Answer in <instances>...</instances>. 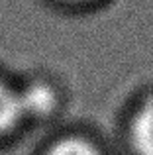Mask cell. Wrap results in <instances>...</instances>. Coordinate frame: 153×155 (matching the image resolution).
Here are the masks:
<instances>
[{
    "label": "cell",
    "mask_w": 153,
    "mask_h": 155,
    "mask_svg": "<svg viewBox=\"0 0 153 155\" xmlns=\"http://www.w3.org/2000/svg\"><path fill=\"white\" fill-rule=\"evenodd\" d=\"M132 140L139 155H153V100H147L135 114Z\"/></svg>",
    "instance_id": "cell-1"
},
{
    "label": "cell",
    "mask_w": 153,
    "mask_h": 155,
    "mask_svg": "<svg viewBox=\"0 0 153 155\" xmlns=\"http://www.w3.org/2000/svg\"><path fill=\"white\" fill-rule=\"evenodd\" d=\"M24 116L22 98L18 92L0 83V134L12 130Z\"/></svg>",
    "instance_id": "cell-2"
},
{
    "label": "cell",
    "mask_w": 153,
    "mask_h": 155,
    "mask_svg": "<svg viewBox=\"0 0 153 155\" xmlns=\"http://www.w3.org/2000/svg\"><path fill=\"white\" fill-rule=\"evenodd\" d=\"M20 98L26 114H45L53 106V94L45 87H31L28 92L20 94Z\"/></svg>",
    "instance_id": "cell-3"
},
{
    "label": "cell",
    "mask_w": 153,
    "mask_h": 155,
    "mask_svg": "<svg viewBox=\"0 0 153 155\" xmlns=\"http://www.w3.org/2000/svg\"><path fill=\"white\" fill-rule=\"evenodd\" d=\"M47 155H98V151L80 137H65L57 141Z\"/></svg>",
    "instance_id": "cell-4"
}]
</instances>
